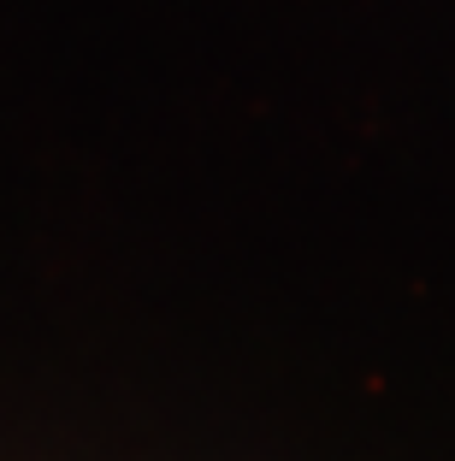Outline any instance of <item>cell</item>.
Segmentation results:
<instances>
[]
</instances>
